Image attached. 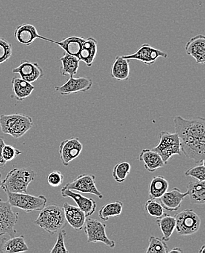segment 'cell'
Here are the masks:
<instances>
[{
  "label": "cell",
  "mask_w": 205,
  "mask_h": 253,
  "mask_svg": "<svg viewBox=\"0 0 205 253\" xmlns=\"http://www.w3.org/2000/svg\"><path fill=\"white\" fill-rule=\"evenodd\" d=\"M175 133L180 141L182 153L194 161L200 164L205 159V120L197 117L184 119L176 116L174 119Z\"/></svg>",
  "instance_id": "obj_1"
},
{
  "label": "cell",
  "mask_w": 205,
  "mask_h": 253,
  "mask_svg": "<svg viewBox=\"0 0 205 253\" xmlns=\"http://www.w3.org/2000/svg\"><path fill=\"white\" fill-rule=\"evenodd\" d=\"M34 223L50 234H55L64 229L66 225L64 210L59 205H46Z\"/></svg>",
  "instance_id": "obj_2"
},
{
  "label": "cell",
  "mask_w": 205,
  "mask_h": 253,
  "mask_svg": "<svg viewBox=\"0 0 205 253\" xmlns=\"http://www.w3.org/2000/svg\"><path fill=\"white\" fill-rule=\"evenodd\" d=\"M36 177V172L32 169L14 168L3 179L1 188L5 192L27 193L29 185Z\"/></svg>",
  "instance_id": "obj_3"
},
{
  "label": "cell",
  "mask_w": 205,
  "mask_h": 253,
  "mask_svg": "<svg viewBox=\"0 0 205 253\" xmlns=\"http://www.w3.org/2000/svg\"><path fill=\"white\" fill-rule=\"evenodd\" d=\"M0 126L4 134L19 139L32 128L33 120L25 114L1 115Z\"/></svg>",
  "instance_id": "obj_4"
},
{
  "label": "cell",
  "mask_w": 205,
  "mask_h": 253,
  "mask_svg": "<svg viewBox=\"0 0 205 253\" xmlns=\"http://www.w3.org/2000/svg\"><path fill=\"white\" fill-rule=\"evenodd\" d=\"M8 202L12 207L21 209L25 212L41 211L46 206L47 199L44 196H33L27 193H12L7 191Z\"/></svg>",
  "instance_id": "obj_5"
},
{
  "label": "cell",
  "mask_w": 205,
  "mask_h": 253,
  "mask_svg": "<svg viewBox=\"0 0 205 253\" xmlns=\"http://www.w3.org/2000/svg\"><path fill=\"white\" fill-rule=\"evenodd\" d=\"M175 230L180 236H191L200 230L201 218L193 209H186L174 216Z\"/></svg>",
  "instance_id": "obj_6"
},
{
  "label": "cell",
  "mask_w": 205,
  "mask_h": 253,
  "mask_svg": "<svg viewBox=\"0 0 205 253\" xmlns=\"http://www.w3.org/2000/svg\"><path fill=\"white\" fill-rule=\"evenodd\" d=\"M153 150L160 155L165 164L175 155L181 156L180 141L178 135L176 133L171 134L167 131H162L160 134L158 145L153 148Z\"/></svg>",
  "instance_id": "obj_7"
},
{
  "label": "cell",
  "mask_w": 205,
  "mask_h": 253,
  "mask_svg": "<svg viewBox=\"0 0 205 253\" xmlns=\"http://www.w3.org/2000/svg\"><path fill=\"white\" fill-rule=\"evenodd\" d=\"M84 231L87 235L88 243L102 242L111 248L116 246L115 242L109 239L106 234V225L93 218H86Z\"/></svg>",
  "instance_id": "obj_8"
},
{
  "label": "cell",
  "mask_w": 205,
  "mask_h": 253,
  "mask_svg": "<svg viewBox=\"0 0 205 253\" xmlns=\"http://www.w3.org/2000/svg\"><path fill=\"white\" fill-rule=\"evenodd\" d=\"M18 212H15L8 202L0 199V236L8 234L15 237V225L18 221Z\"/></svg>",
  "instance_id": "obj_9"
},
{
  "label": "cell",
  "mask_w": 205,
  "mask_h": 253,
  "mask_svg": "<svg viewBox=\"0 0 205 253\" xmlns=\"http://www.w3.org/2000/svg\"><path fill=\"white\" fill-rule=\"evenodd\" d=\"M64 187L82 194L95 195L99 199L103 198V195L98 190L96 185V177L93 174H81L73 182L67 183Z\"/></svg>",
  "instance_id": "obj_10"
},
{
  "label": "cell",
  "mask_w": 205,
  "mask_h": 253,
  "mask_svg": "<svg viewBox=\"0 0 205 253\" xmlns=\"http://www.w3.org/2000/svg\"><path fill=\"white\" fill-rule=\"evenodd\" d=\"M83 150V145L79 138L73 137L62 141L59 145V156L63 165L67 167L79 157Z\"/></svg>",
  "instance_id": "obj_11"
},
{
  "label": "cell",
  "mask_w": 205,
  "mask_h": 253,
  "mask_svg": "<svg viewBox=\"0 0 205 253\" xmlns=\"http://www.w3.org/2000/svg\"><path fill=\"white\" fill-rule=\"evenodd\" d=\"M93 86V81L90 78L80 77L74 78L70 77L69 79L61 86H56L55 90L59 92L62 96L79 93V92H87L91 89Z\"/></svg>",
  "instance_id": "obj_12"
},
{
  "label": "cell",
  "mask_w": 205,
  "mask_h": 253,
  "mask_svg": "<svg viewBox=\"0 0 205 253\" xmlns=\"http://www.w3.org/2000/svg\"><path fill=\"white\" fill-rule=\"evenodd\" d=\"M128 60H137L144 63L146 65H152L159 58H168V54L158 49L154 48L148 44H143L137 52L131 55L123 56Z\"/></svg>",
  "instance_id": "obj_13"
},
{
  "label": "cell",
  "mask_w": 205,
  "mask_h": 253,
  "mask_svg": "<svg viewBox=\"0 0 205 253\" xmlns=\"http://www.w3.org/2000/svg\"><path fill=\"white\" fill-rule=\"evenodd\" d=\"M61 196L64 198H71L76 202L77 207L85 212L86 217H90L96 211V202L92 198L86 197L79 193L63 187L61 190Z\"/></svg>",
  "instance_id": "obj_14"
},
{
  "label": "cell",
  "mask_w": 205,
  "mask_h": 253,
  "mask_svg": "<svg viewBox=\"0 0 205 253\" xmlns=\"http://www.w3.org/2000/svg\"><path fill=\"white\" fill-rule=\"evenodd\" d=\"M13 73L19 74L23 80L31 84L44 76L43 70L38 63L27 61H21L18 67L13 69Z\"/></svg>",
  "instance_id": "obj_15"
},
{
  "label": "cell",
  "mask_w": 205,
  "mask_h": 253,
  "mask_svg": "<svg viewBox=\"0 0 205 253\" xmlns=\"http://www.w3.org/2000/svg\"><path fill=\"white\" fill-rule=\"evenodd\" d=\"M63 210L66 221L69 224L75 231H81L83 229L87 217L85 212L80 208L65 202L63 205Z\"/></svg>",
  "instance_id": "obj_16"
},
{
  "label": "cell",
  "mask_w": 205,
  "mask_h": 253,
  "mask_svg": "<svg viewBox=\"0 0 205 253\" xmlns=\"http://www.w3.org/2000/svg\"><path fill=\"white\" fill-rule=\"evenodd\" d=\"M186 54L195 59L197 64H205V37L197 35L188 41L185 47Z\"/></svg>",
  "instance_id": "obj_17"
},
{
  "label": "cell",
  "mask_w": 205,
  "mask_h": 253,
  "mask_svg": "<svg viewBox=\"0 0 205 253\" xmlns=\"http://www.w3.org/2000/svg\"><path fill=\"white\" fill-rule=\"evenodd\" d=\"M15 40L22 45L30 46L37 38L47 41V38L38 33L37 29L30 24H23L18 26L14 32Z\"/></svg>",
  "instance_id": "obj_18"
},
{
  "label": "cell",
  "mask_w": 205,
  "mask_h": 253,
  "mask_svg": "<svg viewBox=\"0 0 205 253\" xmlns=\"http://www.w3.org/2000/svg\"><path fill=\"white\" fill-rule=\"evenodd\" d=\"M188 196L187 191L182 193L177 188H174L171 191H167L160 198V203L165 210L169 211H177L181 207L182 202Z\"/></svg>",
  "instance_id": "obj_19"
},
{
  "label": "cell",
  "mask_w": 205,
  "mask_h": 253,
  "mask_svg": "<svg viewBox=\"0 0 205 253\" xmlns=\"http://www.w3.org/2000/svg\"><path fill=\"white\" fill-rule=\"evenodd\" d=\"M85 41V38L77 36L68 37V38H65L60 42L47 38V41L59 45L64 50L65 53L72 55V56H77L78 58H79V53H80L81 49H82V45H83Z\"/></svg>",
  "instance_id": "obj_20"
},
{
  "label": "cell",
  "mask_w": 205,
  "mask_h": 253,
  "mask_svg": "<svg viewBox=\"0 0 205 253\" xmlns=\"http://www.w3.org/2000/svg\"><path fill=\"white\" fill-rule=\"evenodd\" d=\"M139 160L144 163L145 169L150 173L154 172L165 164L160 155L153 150H142L139 156Z\"/></svg>",
  "instance_id": "obj_21"
},
{
  "label": "cell",
  "mask_w": 205,
  "mask_h": 253,
  "mask_svg": "<svg viewBox=\"0 0 205 253\" xmlns=\"http://www.w3.org/2000/svg\"><path fill=\"white\" fill-rule=\"evenodd\" d=\"M28 251L29 247L22 235L11 237L10 239L3 238L0 242V253H23Z\"/></svg>",
  "instance_id": "obj_22"
},
{
  "label": "cell",
  "mask_w": 205,
  "mask_h": 253,
  "mask_svg": "<svg viewBox=\"0 0 205 253\" xmlns=\"http://www.w3.org/2000/svg\"><path fill=\"white\" fill-rule=\"evenodd\" d=\"M98 51V42L95 38L90 37L88 39H85L80 53L79 55V59L86 64L90 67L93 65Z\"/></svg>",
  "instance_id": "obj_23"
},
{
  "label": "cell",
  "mask_w": 205,
  "mask_h": 253,
  "mask_svg": "<svg viewBox=\"0 0 205 253\" xmlns=\"http://www.w3.org/2000/svg\"><path fill=\"white\" fill-rule=\"evenodd\" d=\"M12 84H13L15 98L18 101L25 100L27 98L31 96L32 92L34 90V87L31 83L24 81L21 78L14 77L12 79Z\"/></svg>",
  "instance_id": "obj_24"
},
{
  "label": "cell",
  "mask_w": 205,
  "mask_h": 253,
  "mask_svg": "<svg viewBox=\"0 0 205 253\" xmlns=\"http://www.w3.org/2000/svg\"><path fill=\"white\" fill-rule=\"evenodd\" d=\"M187 193L191 203L205 205V180L189 182L187 184Z\"/></svg>",
  "instance_id": "obj_25"
},
{
  "label": "cell",
  "mask_w": 205,
  "mask_h": 253,
  "mask_svg": "<svg viewBox=\"0 0 205 253\" xmlns=\"http://www.w3.org/2000/svg\"><path fill=\"white\" fill-rule=\"evenodd\" d=\"M111 75L117 81H128L130 75L129 60L117 56L111 67Z\"/></svg>",
  "instance_id": "obj_26"
},
{
  "label": "cell",
  "mask_w": 205,
  "mask_h": 253,
  "mask_svg": "<svg viewBox=\"0 0 205 253\" xmlns=\"http://www.w3.org/2000/svg\"><path fill=\"white\" fill-rule=\"evenodd\" d=\"M62 64L60 73L63 76L68 75L70 77H73L77 73L79 67L80 59L77 56H72L64 53V56L60 59Z\"/></svg>",
  "instance_id": "obj_27"
},
{
  "label": "cell",
  "mask_w": 205,
  "mask_h": 253,
  "mask_svg": "<svg viewBox=\"0 0 205 253\" xmlns=\"http://www.w3.org/2000/svg\"><path fill=\"white\" fill-rule=\"evenodd\" d=\"M156 223L160 227L162 233V239L168 242L175 231L176 222L175 217L168 214H164L160 218H157Z\"/></svg>",
  "instance_id": "obj_28"
},
{
  "label": "cell",
  "mask_w": 205,
  "mask_h": 253,
  "mask_svg": "<svg viewBox=\"0 0 205 253\" xmlns=\"http://www.w3.org/2000/svg\"><path fill=\"white\" fill-rule=\"evenodd\" d=\"M123 210V203L120 201L104 205L99 211V217L102 221H108L110 217L120 215Z\"/></svg>",
  "instance_id": "obj_29"
},
{
  "label": "cell",
  "mask_w": 205,
  "mask_h": 253,
  "mask_svg": "<svg viewBox=\"0 0 205 253\" xmlns=\"http://www.w3.org/2000/svg\"><path fill=\"white\" fill-rule=\"evenodd\" d=\"M169 183L168 180L162 176L154 177L149 185L150 199H160V197L168 191Z\"/></svg>",
  "instance_id": "obj_30"
},
{
  "label": "cell",
  "mask_w": 205,
  "mask_h": 253,
  "mask_svg": "<svg viewBox=\"0 0 205 253\" xmlns=\"http://www.w3.org/2000/svg\"><path fill=\"white\" fill-rule=\"evenodd\" d=\"M131 164L127 162H120L116 164L113 169L112 174L114 180L117 183H122L125 182L131 172Z\"/></svg>",
  "instance_id": "obj_31"
},
{
  "label": "cell",
  "mask_w": 205,
  "mask_h": 253,
  "mask_svg": "<svg viewBox=\"0 0 205 253\" xmlns=\"http://www.w3.org/2000/svg\"><path fill=\"white\" fill-rule=\"evenodd\" d=\"M146 253H168V247L162 239L151 236L149 238V245Z\"/></svg>",
  "instance_id": "obj_32"
},
{
  "label": "cell",
  "mask_w": 205,
  "mask_h": 253,
  "mask_svg": "<svg viewBox=\"0 0 205 253\" xmlns=\"http://www.w3.org/2000/svg\"><path fill=\"white\" fill-rule=\"evenodd\" d=\"M145 210L150 216L160 218L165 214V209L162 204L156 201L154 199H150L145 204Z\"/></svg>",
  "instance_id": "obj_33"
},
{
  "label": "cell",
  "mask_w": 205,
  "mask_h": 253,
  "mask_svg": "<svg viewBox=\"0 0 205 253\" xmlns=\"http://www.w3.org/2000/svg\"><path fill=\"white\" fill-rule=\"evenodd\" d=\"M13 55V46L9 41L0 37V64L6 62Z\"/></svg>",
  "instance_id": "obj_34"
},
{
  "label": "cell",
  "mask_w": 205,
  "mask_h": 253,
  "mask_svg": "<svg viewBox=\"0 0 205 253\" xmlns=\"http://www.w3.org/2000/svg\"><path fill=\"white\" fill-rule=\"evenodd\" d=\"M186 176L197 179V181L205 180V162H202L199 165L191 167L186 171Z\"/></svg>",
  "instance_id": "obj_35"
},
{
  "label": "cell",
  "mask_w": 205,
  "mask_h": 253,
  "mask_svg": "<svg viewBox=\"0 0 205 253\" xmlns=\"http://www.w3.org/2000/svg\"><path fill=\"white\" fill-rule=\"evenodd\" d=\"M58 234L57 240L53 248H52L50 253H68V250L66 248L65 237L66 231L64 229L59 231Z\"/></svg>",
  "instance_id": "obj_36"
},
{
  "label": "cell",
  "mask_w": 205,
  "mask_h": 253,
  "mask_svg": "<svg viewBox=\"0 0 205 253\" xmlns=\"http://www.w3.org/2000/svg\"><path fill=\"white\" fill-rule=\"evenodd\" d=\"M21 153H22V152L21 150L15 148L14 147L11 146V145H4L2 149L3 159L7 162L13 160L15 157L19 156Z\"/></svg>",
  "instance_id": "obj_37"
},
{
  "label": "cell",
  "mask_w": 205,
  "mask_h": 253,
  "mask_svg": "<svg viewBox=\"0 0 205 253\" xmlns=\"http://www.w3.org/2000/svg\"><path fill=\"white\" fill-rule=\"evenodd\" d=\"M64 180V177L62 173L59 171H53L47 177V182L49 185L53 188H58L62 185Z\"/></svg>",
  "instance_id": "obj_38"
},
{
  "label": "cell",
  "mask_w": 205,
  "mask_h": 253,
  "mask_svg": "<svg viewBox=\"0 0 205 253\" xmlns=\"http://www.w3.org/2000/svg\"><path fill=\"white\" fill-rule=\"evenodd\" d=\"M5 142H4V139L0 137V167H4L7 162L3 159L2 156V149L4 148Z\"/></svg>",
  "instance_id": "obj_39"
},
{
  "label": "cell",
  "mask_w": 205,
  "mask_h": 253,
  "mask_svg": "<svg viewBox=\"0 0 205 253\" xmlns=\"http://www.w3.org/2000/svg\"><path fill=\"white\" fill-rule=\"evenodd\" d=\"M183 253V251L180 248H175L174 249L171 250V251H168V253Z\"/></svg>",
  "instance_id": "obj_40"
},
{
  "label": "cell",
  "mask_w": 205,
  "mask_h": 253,
  "mask_svg": "<svg viewBox=\"0 0 205 253\" xmlns=\"http://www.w3.org/2000/svg\"><path fill=\"white\" fill-rule=\"evenodd\" d=\"M2 182H3L2 175H1V172H0V188H1V185H2Z\"/></svg>",
  "instance_id": "obj_41"
},
{
  "label": "cell",
  "mask_w": 205,
  "mask_h": 253,
  "mask_svg": "<svg viewBox=\"0 0 205 253\" xmlns=\"http://www.w3.org/2000/svg\"><path fill=\"white\" fill-rule=\"evenodd\" d=\"M200 253H205V246L203 245V247H202L201 250H200V251H199Z\"/></svg>",
  "instance_id": "obj_42"
}]
</instances>
